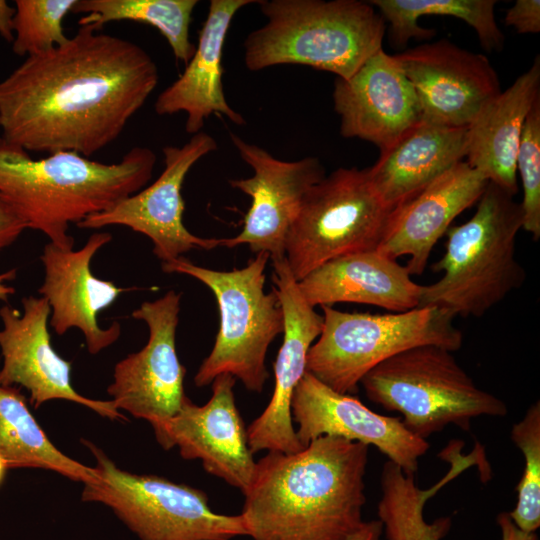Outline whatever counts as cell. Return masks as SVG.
Instances as JSON below:
<instances>
[{"label": "cell", "instance_id": "1", "mask_svg": "<svg viewBox=\"0 0 540 540\" xmlns=\"http://www.w3.org/2000/svg\"><path fill=\"white\" fill-rule=\"evenodd\" d=\"M158 80L141 46L81 25L64 44L27 56L0 81L1 137L27 152L89 158L119 137Z\"/></svg>", "mask_w": 540, "mask_h": 540}, {"label": "cell", "instance_id": "15", "mask_svg": "<svg viewBox=\"0 0 540 540\" xmlns=\"http://www.w3.org/2000/svg\"><path fill=\"white\" fill-rule=\"evenodd\" d=\"M235 380L230 374L218 375L206 404L198 406L186 396L179 411L153 430L162 448L177 446L182 458L201 460L207 473L244 493L256 462L235 403Z\"/></svg>", "mask_w": 540, "mask_h": 540}, {"label": "cell", "instance_id": "14", "mask_svg": "<svg viewBox=\"0 0 540 540\" xmlns=\"http://www.w3.org/2000/svg\"><path fill=\"white\" fill-rule=\"evenodd\" d=\"M394 56L415 90L421 122L468 127L501 92L498 74L485 55L448 40L422 44Z\"/></svg>", "mask_w": 540, "mask_h": 540}, {"label": "cell", "instance_id": "31", "mask_svg": "<svg viewBox=\"0 0 540 540\" xmlns=\"http://www.w3.org/2000/svg\"><path fill=\"white\" fill-rule=\"evenodd\" d=\"M77 0H16L13 52L30 56L64 44L63 20Z\"/></svg>", "mask_w": 540, "mask_h": 540}, {"label": "cell", "instance_id": "2", "mask_svg": "<svg viewBox=\"0 0 540 540\" xmlns=\"http://www.w3.org/2000/svg\"><path fill=\"white\" fill-rule=\"evenodd\" d=\"M369 447L320 436L256 462L242 512L252 540H346L363 524Z\"/></svg>", "mask_w": 540, "mask_h": 540}, {"label": "cell", "instance_id": "10", "mask_svg": "<svg viewBox=\"0 0 540 540\" xmlns=\"http://www.w3.org/2000/svg\"><path fill=\"white\" fill-rule=\"evenodd\" d=\"M390 209L366 169L338 168L306 194L285 243V257L297 282L324 263L375 250Z\"/></svg>", "mask_w": 540, "mask_h": 540}, {"label": "cell", "instance_id": "35", "mask_svg": "<svg viewBox=\"0 0 540 540\" xmlns=\"http://www.w3.org/2000/svg\"><path fill=\"white\" fill-rule=\"evenodd\" d=\"M496 520L501 531V540H538L536 533H527L520 530L514 524L508 512L499 513Z\"/></svg>", "mask_w": 540, "mask_h": 540}, {"label": "cell", "instance_id": "29", "mask_svg": "<svg viewBox=\"0 0 540 540\" xmlns=\"http://www.w3.org/2000/svg\"><path fill=\"white\" fill-rule=\"evenodd\" d=\"M381 489L378 520L386 540H441L447 535L451 527L449 517L432 524L424 520V505L430 493L418 488L414 476L388 461L383 466Z\"/></svg>", "mask_w": 540, "mask_h": 540}, {"label": "cell", "instance_id": "36", "mask_svg": "<svg viewBox=\"0 0 540 540\" xmlns=\"http://www.w3.org/2000/svg\"><path fill=\"white\" fill-rule=\"evenodd\" d=\"M14 15L15 7H12L5 0H0V35L7 41L14 40Z\"/></svg>", "mask_w": 540, "mask_h": 540}, {"label": "cell", "instance_id": "5", "mask_svg": "<svg viewBox=\"0 0 540 540\" xmlns=\"http://www.w3.org/2000/svg\"><path fill=\"white\" fill-rule=\"evenodd\" d=\"M514 196L488 182L474 215L449 227L445 253L432 266L442 277L423 285L419 307L479 318L521 287L525 272L516 258V238L523 211Z\"/></svg>", "mask_w": 540, "mask_h": 540}, {"label": "cell", "instance_id": "13", "mask_svg": "<svg viewBox=\"0 0 540 540\" xmlns=\"http://www.w3.org/2000/svg\"><path fill=\"white\" fill-rule=\"evenodd\" d=\"M230 139L253 175L230 179L229 185L251 198L240 233L223 238L222 247L246 244L255 253L266 252L270 259L285 257L287 235L296 220L308 191L325 177L317 157L297 161L275 158L264 148L230 133Z\"/></svg>", "mask_w": 540, "mask_h": 540}, {"label": "cell", "instance_id": "4", "mask_svg": "<svg viewBox=\"0 0 540 540\" xmlns=\"http://www.w3.org/2000/svg\"><path fill=\"white\" fill-rule=\"evenodd\" d=\"M267 22L243 43L244 64L256 72L299 64L350 78L383 49L386 23L358 0H258Z\"/></svg>", "mask_w": 540, "mask_h": 540}, {"label": "cell", "instance_id": "34", "mask_svg": "<svg viewBox=\"0 0 540 540\" xmlns=\"http://www.w3.org/2000/svg\"><path fill=\"white\" fill-rule=\"evenodd\" d=\"M28 229L26 220L0 193V251L12 245Z\"/></svg>", "mask_w": 540, "mask_h": 540}, {"label": "cell", "instance_id": "6", "mask_svg": "<svg viewBox=\"0 0 540 540\" xmlns=\"http://www.w3.org/2000/svg\"><path fill=\"white\" fill-rule=\"evenodd\" d=\"M270 256L255 255L246 266L219 271L196 265L185 257L162 263L166 273L191 276L207 286L216 298L220 324L213 348L194 376L203 387L221 374L239 379L246 389L261 393L269 373L267 350L284 330L280 301L272 288L265 291V268Z\"/></svg>", "mask_w": 540, "mask_h": 540}, {"label": "cell", "instance_id": "21", "mask_svg": "<svg viewBox=\"0 0 540 540\" xmlns=\"http://www.w3.org/2000/svg\"><path fill=\"white\" fill-rule=\"evenodd\" d=\"M488 181L461 161L413 197L392 209L375 250L397 260L409 256V274L421 275L451 222L477 203Z\"/></svg>", "mask_w": 540, "mask_h": 540}, {"label": "cell", "instance_id": "25", "mask_svg": "<svg viewBox=\"0 0 540 540\" xmlns=\"http://www.w3.org/2000/svg\"><path fill=\"white\" fill-rule=\"evenodd\" d=\"M467 128L420 122L381 150L378 160L366 171L387 208L392 210L404 203L463 161Z\"/></svg>", "mask_w": 540, "mask_h": 540}, {"label": "cell", "instance_id": "12", "mask_svg": "<svg viewBox=\"0 0 540 540\" xmlns=\"http://www.w3.org/2000/svg\"><path fill=\"white\" fill-rule=\"evenodd\" d=\"M217 148L216 140L203 131L192 135L183 146L163 147L164 169L151 185L112 208L87 217L77 226L81 229L126 226L152 241L153 253L162 263L182 257L193 249L221 247L223 238L196 236L183 223L185 177L198 160Z\"/></svg>", "mask_w": 540, "mask_h": 540}, {"label": "cell", "instance_id": "23", "mask_svg": "<svg viewBox=\"0 0 540 540\" xmlns=\"http://www.w3.org/2000/svg\"><path fill=\"white\" fill-rule=\"evenodd\" d=\"M298 287L314 308L359 303L393 312L418 308L423 289L405 266L377 250L332 259L300 280Z\"/></svg>", "mask_w": 540, "mask_h": 540}, {"label": "cell", "instance_id": "3", "mask_svg": "<svg viewBox=\"0 0 540 540\" xmlns=\"http://www.w3.org/2000/svg\"><path fill=\"white\" fill-rule=\"evenodd\" d=\"M156 163L148 147L131 148L117 163L57 151L34 160L0 136V193L61 249H73L70 224L106 211L143 189Z\"/></svg>", "mask_w": 540, "mask_h": 540}, {"label": "cell", "instance_id": "38", "mask_svg": "<svg viewBox=\"0 0 540 540\" xmlns=\"http://www.w3.org/2000/svg\"><path fill=\"white\" fill-rule=\"evenodd\" d=\"M16 269L0 273V301L7 302L9 297L15 293V289L8 283L15 279Z\"/></svg>", "mask_w": 540, "mask_h": 540}, {"label": "cell", "instance_id": "26", "mask_svg": "<svg viewBox=\"0 0 540 540\" xmlns=\"http://www.w3.org/2000/svg\"><path fill=\"white\" fill-rule=\"evenodd\" d=\"M0 457L8 468H41L82 483L96 479L94 467L68 457L50 441L17 386L0 385Z\"/></svg>", "mask_w": 540, "mask_h": 540}, {"label": "cell", "instance_id": "37", "mask_svg": "<svg viewBox=\"0 0 540 540\" xmlns=\"http://www.w3.org/2000/svg\"><path fill=\"white\" fill-rule=\"evenodd\" d=\"M383 527L378 519L364 521L361 527L346 540H382Z\"/></svg>", "mask_w": 540, "mask_h": 540}, {"label": "cell", "instance_id": "18", "mask_svg": "<svg viewBox=\"0 0 540 540\" xmlns=\"http://www.w3.org/2000/svg\"><path fill=\"white\" fill-rule=\"evenodd\" d=\"M274 291L280 301L284 330L274 362V390L264 411L247 427L251 452L296 453L299 442L291 416L293 393L306 372L307 355L323 326L318 314L301 294L286 257L272 259Z\"/></svg>", "mask_w": 540, "mask_h": 540}, {"label": "cell", "instance_id": "30", "mask_svg": "<svg viewBox=\"0 0 540 540\" xmlns=\"http://www.w3.org/2000/svg\"><path fill=\"white\" fill-rule=\"evenodd\" d=\"M511 439L522 451L525 466L516 487L515 508L508 512L522 531L535 533L540 527V404H532L511 429Z\"/></svg>", "mask_w": 540, "mask_h": 540}, {"label": "cell", "instance_id": "20", "mask_svg": "<svg viewBox=\"0 0 540 540\" xmlns=\"http://www.w3.org/2000/svg\"><path fill=\"white\" fill-rule=\"evenodd\" d=\"M333 104L340 118V134L371 142L380 151L421 122L412 84L395 56L383 49L350 78L336 77Z\"/></svg>", "mask_w": 540, "mask_h": 540}, {"label": "cell", "instance_id": "19", "mask_svg": "<svg viewBox=\"0 0 540 540\" xmlns=\"http://www.w3.org/2000/svg\"><path fill=\"white\" fill-rule=\"evenodd\" d=\"M111 240L110 233L96 232L79 250L61 249L49 242L40 256L44 280L38 292L49 303L51 327L57 335L78 328L90 354H97L112 345L121 334L118 322L101 328L97 317L126 289L97 278L90 266L97 251Z\"/></svg>", "mask_w": 540, "mask_h": 540}, {"label": "cell", "instance_id": "24", "mask_svg": "<svg viewBox=\"0 0 540 540\" xmlns=\"http://www.w3.org/2000/svg\"><path fill=\"white\" fill-rule=\"evenodd\" d=\"M540 98V58L489 101L467 128L468 165L511 194L518 192L516 156L525 120Z\"/></svg>", "mask_w": 540, "mask_h": 540}, {"label": "cell", "instance_id": "11", "mask_svg": "<svg viewBox=\"0 0 540 540\" xmlns=\"http://www.w3.org/2000/svg\"><path fill=\"white\" fill-rule=\"evenodd\" d=\"M181 295L170 290L132 312L133 318L147 325L148 340L115 365L107 388L118 410L148 421L153 429L172 418L186 397V369L176 351Z\"/></svg>", "mask_w": 540, "mask_h": 540}, {"label": "cell", "instance_id": "33", "mask_svg": "<svg viewBox=\"0 0 540 540\" xmlns=\"http://www.w3.org/2000/svg\"><path fill=\"white\" fill-rule=\"evenodd\" d=\"M507 26H512L521 34L540 31V1L517 0L504 17Z\"/></svg>", "mask_w": 540, "mask_h": 540}, {"label": "cell", "instance_id": "39", "mask_svg": "<svg viewBox=\"0 0 540 540\" xmlns=\"http://www.w3.org/2000/svg\"><path fill=\"white\" fill-rule=\"evenodd\" d=\"M8 469L7 465L3 461V459L0 457V484L4 479L6 470Z\"/></svg>", "mask_w": 540, "mask_h": 540}, {"label": "cell", "instance_id": "28", "mask_svg": "<svg viewBox=\"0 0 540 540\" xmlns=\"http://www.w3.org/2000/svg\"><path fill=\"white\" fill-rule=\"evenodd\" d=\"M197 0H77L71 12L84 14L78 24L102 27L113 21H134L156 28L173 55L185 65L196 45L190 41L192 13Z\"/></svg>", "mask_w": 540, "mask_h": 540}, {"label": "cell", "instance_id": "17", "mask_svg": "<svg viewBox=\"0 0 540 540\" xmlns=\"http://www.w3.org/2000/svg\"><path fill=\"white\" fill-rule=\"evenodd\" d=\"M23 312L3 305L0 308V385H19L30 393L36 409L47 401H72L111 420H125L112 400L90 399L71 384V362L56 353L51 344L48 321L51 313L44 297L22 299Z\"/></svg>", "mask_w": 540, "mask_h": 540}, {"label": "cell", "instance_id": "27", "mask_svg": "<svg viewBox=\"0 0 540 540\" xmlns=\"http://www.w3.org/2000/svg\"><path fill=\"white\" fill-rule=\"evenodd\" d=\"M389 23V40L401 49L409 40L431 39L436 31L418 25L425 15L451 16L466 22L488 52L500 51L504 35L495 19V0H372L368 1Z\"/></svg>", "mask_w": 540, "mask_h": 540}, {"label": "cell", "instance_id": "8", "mask_svg": "<svg viewBox=\"0 0 540 540\" xmlns=\"http://www.w3.org/2000/svg\"><path fill=\"white\" fill-rule=\"evenodd\" d=\"M321 308L323 326L308 351L306 371L338 393L355 394L370 370L412 347L436 345L454 352L463 344L454 318L436 307L388 314Z\"/></svg>", "mask_w": 540, "mask_h": 540}, {"label": "cell", "instance_id": "7", "mask_svg": "<svg viewBox=\"0 0 540 540\" xmlns=\"http://www.w3.org/2000/svg\"><path fill=\"white\" fill-rule=\"evenodd\" d=\"M452 353L412 347L375 366L360 384L370 401L399 412L405 427L425 440L450 424L468 431L474 418L506 416V404L479 388Z\"/></svg>", "mask_w": 540, "mask_h": 540}, {"label": "cell", "instance_id": "32", "mask_svg": "<svg viewBox=\"0 0 540 540\" xmlns=\"http://www.w3.org/2000/svg\"><path fill=\"white\" fill-rule=\"evenodd\" d=\"M516 172L523 187V229L540 238V98L531 108L521 134Z\"/></svg>", "mask_w": 540, "mask_h": 540}, {"label": "cell", "instance_id": "16", "mask_svg": "<svg viewBox=\"0 0 540 540\" xmlns=\"http://www.w3.org/2000/svg\"><path fill=\"white\" fill-rule=\"evenodd\" d=\"M291 416L303 447L320 436L373 445L407 475H415L419 459L430 447L399 417L378 414L358 398L334 391L307 371L293 393Z\"/></svg>", "mask_w": 540, "mask_h": 540}, {"label": "cell", "instance_id": "9", "mask_svg": "<svg viewBox=\"0 0 540 540\" xmlns=\"http://www.w3.org/2000/svg\"><path fill=\"white\" fill-rule=\"evenodd\" d=\"M95 480L83 483L82 500L109 507L140 540H232L247 536L241 514L213 511L200 489L156 475L122 470L96 445Z\"/></svg>", "mask_w": 540, "mask_h": 540}, {"label": "cell", "instance_id": "22", "mask_svg": "<svg viewBox=\"0 0 540 540\" xmlns=\"http://www.w3.org/2000/svg\"><path fill=\"white\" fill-rule=\"evenodd\" d=\"M258 0H211L207 17L199 31L195 52L183 73L157 97L158 115L186 114L188 134L201 131L205 120L220 114L236 125L244 117L228 104L223 88V47L235 14Z\"/></svg>", "mask_w": 540, "mask_h": 540}]
</instances>
